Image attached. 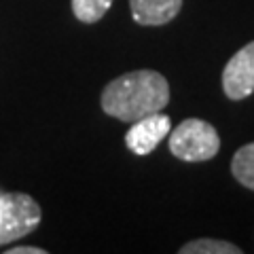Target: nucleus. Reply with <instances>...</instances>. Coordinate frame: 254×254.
Here are the masks:
<instances>
[{
  "label": "nucleus",
  "mask_w": 254,
  "mask_h": 254,
  "mask_svg": "<svg viewBox=\"0 0 254 254\" xmlns=\"http://www.w3.org/2000/svg\"><path fill=\"white\" fill-rule=\"evenodd\" d=\"M170 102V85L155 70H136L110 81L102 91V110L119 121L133 123L161 113Z\"/></svg>",
  "instance_id": "nucleus-1"
},
{
  "label": "nucleus",
  "mask_w": 254,
  "mask_h": 254,
  "mask_svg": "<svg viewBox=\"0 0 254 254\" xmlns=\"http://www.w3.org/2000/svg\"><path fill=\"white\" fill-rule=\"evenodd\" d=\"M170 136V153L178 157L180 161L197 163L208 161L216 157L220 150V138L218 131L201 119H185L180 125H176L168 133Z\"/></svg>",
  "instance_id": "nucleus-2"
},
{
  "label": "nucleus",
  "mask_w": 254,
  "mask_h": 254,
  "mask_svg": "<svg viewBox=\"0 0 254 254\" xmlns=\"http://www.w3.org/2000/svg\"><path fill=\"white\" fill-rule=\"evenodd\" d=\"M43 212L28 193H0V246L13 244L41 225Z\"/></svg>",
  "instance_id": "nucleus-3"
},
{
  "label": "nucleus",
  "mask_w": 254,
  "mask_h": 254,
  "mask_svg": "<svg viewBox=\"0 0 254 254\" xmlns=\"http://www.w3.org/2000/svg\"><path fill=\"white\" fill-rule=\"evenodd\" d=\"M222 89L229 100H244L254 93V41L227 62L222 70Z\"/></svg>",
  "instance_id": "nucleus-4"
},
{
  "label": "nucleus",
  "mask_w": 254,
  "mask_h": 254,
  "mask_svg": "<svg viewBox=\"0 0 254 254\" xmlns=\"http://www.w3.org/2000/svg\"><path fill=\"white\" fill-rule=\"evenodd\" d=\"M172 131V119L163 113H153L133 121L129 131L125 133V144L131 153L148 155L161 144V140Z\"/></svg>",
  "instance_id": "nucleus-5"
},
{
  "label": "nucleus",
  "mask_w": 254,
  "mask_h": 254,
  "mask_svg": "<svg viewBox=\"0 0 254 254\" xmlns=\"http://www.w3.org/2000/svg\"><path fill=\"white\" fill-rule=\"evenodd\" d=\"M131 17L140 26H165L182 9V0H129Z\"/></svg>",
  "instance_id": "nucleus-6"
},
{
  "label": "nucleus",
  "mask_w": 254,
  "mask_h": 254,
  "mask_svg": "<svg viewBox=\"0 0 254 254\" xmlns=\"http://www.w3.org/2000/svg\"><path fill=\"white\" fill-rule=\"evenodd\" d=\"M231 172L233 178L242 187L254 190V142L242 146L231 159Z\"/></svg>",
  "instance_id": "nucleus-7"
},
{
  "label": "nucleus",
  "mask_w": 254,
  "mask_h": 254,
  "mask_svg": "<svg viewBox=\"0 0 254 254\" xmlns=\"http://www.w3.org/2000/svg\"><path fill=\"white\" fill-rule=\"evenodd\" d=\"M113 6V0H72V13L78 21L95 23Z\"/></svg>",
  "instance_id": "nucleus-8"
},
{
  "label": "nucleus",
  "mask_w": 254,
  "mask_h": 254,
  "mask_svg": "<svg viewBox=\"0 0 254 254\" xmlns=\"http://www.w3.org/2000/svg\"><path fill=\"white\" fill-rule=\"evenodd\" d=\"M242 248L222 240H195L180 248V254H240Z\"/></svg>",
  "instance_id": "nucleus-9"
},
{
  "label": "nucleus",
  "mask_w": 254,
  "mask_h": 254,
  "mask_svg": "<svg viewBox=\"0 0 254 254\" xmlns=\"http://www.w3.org/2000/svg\"><path fill=\"white\" fill-rule=\"evenodd\" d=\"M6 254H47V250L38 246H17V248H9Z\"/></svg>",
  "instance_id": "nucleus-10"
}]
</instances>
